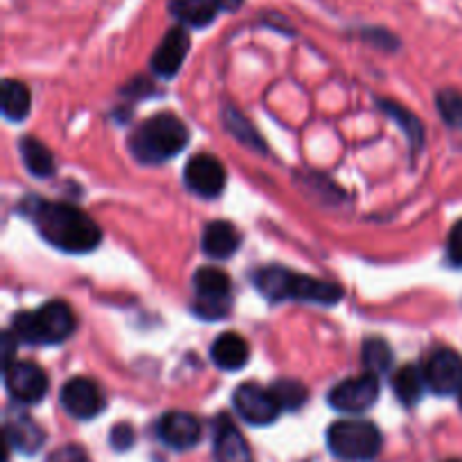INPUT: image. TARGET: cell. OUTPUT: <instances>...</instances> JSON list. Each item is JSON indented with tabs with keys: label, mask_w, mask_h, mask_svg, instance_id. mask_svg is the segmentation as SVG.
Instances as JSON below:
<instances>
[{
	"label": "cell",
	"mask_w": 462,
	"mask_h": 462,
	"mask_svg": "<svg viewBox=\"0 0 462 462\" xmlns=\"http://www.w3.org/2000/svg\"><path fill=\"white\" fill-rule=\"evenodd\" d=\"M32 219L41 237L63 253H90L102 244L99 226L70 203L36 201Z\"/></svg>",
	"instance_id": "1"
},
{
	"label": "cell",
	"mask_w": 462,
	"mask_h": 462,
	"mask_svg": "<svg viewBox=\"0 0 462 462\" xmlns=\"http://www.w3.org/2000/svg\"><path fill=\"white\" fill-rule=\"evenodd\" d=\"M255 287L269 300H300L332 307L343 298V289L334 282L293 273L284 266H264L255 273Z\"/></svg>",
	"instance_id": "2"
},
{
	"label": "cell",
	"mask_w": 462,
	"mask_h": 462,
	"mask_svg": "<svg viewBox=\"0 0 462 462\" xmlns=\"http://www.w3.org/2000/svg\"><path fill=\"white\" fill-rule=\"evenodd\" d=\"M188 143V126L171 113H158V116L149 117L129 138L131 153L140 162H149V165L170 161L176 153L183 152Z\"/></svg>",
	"instance_id": "3"
},
{
	"label": "cell",
	"mask_w": 462,
	"mask_h": 462,
	"mask_svg": "<svg viewBox=\"0 0 462 462\" xmlns=\"http://www.w3.org/2000/svg\"><path fill=\"white\" fill-rule=\"evenodd\" d=\"M12 332L18 341L32 346L63 343L75 332V314L63 300H50L36 311H18L12 319Z\"/></svg>",
	"instance_id": "4"
},
{
	"label": "cell",
	"mask_w": 462,
	"mask_h": 462,
	"mask_svg": "<svg viewBox=\"0 0 462 462\" xmlns=\"http://www.w3.org/2000/svg\"><path fill=\"white\" fill-rule=\"evenodd\" d=\"M382 431L365 420H341L328 431V447L338 460L370 462L382 451Z\"/></svg>",
	"instance_id": "5"
},
{
	"label": "cell",
	"mask_w": 462,
	"mask_h": 462,
	"mask_svg": "<svg viewBox=\"0 0 462 462\" xmlns=\"http://www.w3.org/2000/svg\"><path fill=\"white\" fill-rule=\"evenodd\" d=\"M197 291V314L203 319H224L230 311V293L233 282L228 273L215 266H203L192 278Z\"/></svg>",
	"instance_id": "6"
},
{
	"label": "cell",
	"mask_w": 462,
	"mask_h": 462,
	"mask_svg": "<svg viewBox=\"0 0 462 462\" xmlns=\"http://www.w3.org/2000/svg\"><path fill=\"white\" fill-rule=\"evenodd\" d=\"M379 393H382V386H379L377 374L364 373L359 377L337 383L329 391V404H332V409L341 411V413L359 415L373 409L374 402L379 400Z\"/></svg>",
	"instance_id": "7"
},
{
	"label": "cell",
	"mask_w": 462,
	"mask_h": 462,
	"mask_svg": "<svg viewBox=\"0 0 462 462\" xmlns=\"http://www.w3.org/2000/svg\"><path fill=\"white\" fill-rule=\"evenodd\" d=\"M233 404L239 418L246 420L253 427H266L275 422L280 415V404L273 397L271 388L260 386V383L246 382L233 393Z\"/></svg>",
	"instance_id": "8"
},
{
	"label": "cell",
	"mask_w": 462,
	"mask_h": 462,
	"mask_svg": "<svg viewBox=\"0 0 462 462\" xmlns=\"http://www.w3.org/2000/svg\"><path fill=\"white\" fill-rule=\"evenodd\" d=\"M48 374L32 361H14L5 368V388L18 404H39L48 393Z\"/></svg>",
	"instance_id": "9"
},
{
	"label": "cell",
	"mask_w": 462,
	"mask_h": 462,
	"mask_svg": "<svg viewBox=\"0 0 462 462\" xmlns=\"http://www.w3.org/2000/svg\"><path fill=\"white\" fill-rule=\"evenodd\" d=\"M424 377L436 395H458L462 393V356L451 347H438L424 365Z\"/></svg>",
	"instance_id": "10"
},
{
	"label": "cell",
	"mask_w": 462,
	"mask_h": 462,
	"mask_svg": "<svg viewBox=\"0 0 462 462\" xmlns=\"http://www.w3.org/2000/svg\"><path fill=\"white\" fill-rule=\"evenodd\" d=\"M183 179L188 189H192L199 197L212 199L224 192L226 188V167L212 153H197L188 161L183 171Z\"/></svg>",
	"instance_id": "11"
},
{
	"label": "cell",
	"mask_w": 462,
	"mask_h": 462,
	"mask_svg": "<svg viewBox=\"0 0 462 462\" xmlns=\"http://www.w3.org/2000/svg\"><path fill=\"white\" fill-rule=\"evenodd\" d=\"M61 406L68 415L77 420H93L106 406L104 393L93 379L75 377L63 383L61 388Z\"/></svg>",
	"instance_id": "12"
},
{
	"label": "cell",
	"mask_w": 462,
	"mask_h": 462,
	"mask_svg": "<svg viewBox=\"0 0 462 462\" xmlns=\"http://www.w3.org/2000/svg\"><path fill=\"white\" fill-rule=\"evenodd\" d=\"M189 45H192V39H189L188 27L174 25L167 30V34L162 36V41L158 43V48L153 50L152 54V70L156 72L158 77H174L176 72L180 70V66L185 63V57L189 52Z\"/></svg>",
	"instance_id": "13"
},
{
	"label": "cell",
	"mask_w": 462,
	"mask_h": 462,
	"mask_svg": "<svg viewBox=\"0 0 462 462\" xmlns=\"http://www.w3.org/2000/svg\"><path fill=\"white\" fill-rule=\"evenodd\" d=\"M158 438L174 451H188L201 440V422L185 411H170L158 420Z\"/></svg>",
	"instance_id": "14"
},
{
	"label": "cell",
	"mask_w": 462,
	"mask_h": 462,
	"mask_svg": "<svg viewBox=\"0 0 462 462\" xmlns=\"http://www.w3.org/2000/svg\"><path fill=\"white\" fill-rule=\"evenodd\" d=\"M215 460L217 462H253L246 438L226 415L215 422Z\"/></svg>",
	"instance_id": "15"
},
{
	"label": "cell",
	"mask_w": 462,
	"mask_h": 462,
	"mask_svg": "<svg viewBox=\"0 0 462 462\" xmlns=\"http://www.w3.org/2000/svg\"><path fill=\"white\" fill-rule=\"evenodd\" d=\"M5 442L21 454H34L43 447L45 433L30 415L14 413L5 422Z\"/></svg>",
	"instance_id": "16"
},
{
	"label": "cell",
	"mask_w": 462,
	"mask_h": 462,
	"mask_svg": "<svg viewBox=\"0 0 462 462\" xmlns=\"http://www.w3.org/2000/svg\"><path fill=\"white\" fill-rule=\"evenodd\" d=\"M210 359L221 370H242L251 359V347L242 334L224 332L215 338L210 347Z\"/></svg>",
	"instance_id": "17"
},
{
	"label": "cell",
	"mask_w": 462,
	"mask_h": 462,
	"mask_svg": "<svg viewBox=\"0 0 462 462\" xmlns=\"http://www.w3.org/2000/svg\"><path fill=\"white\" fill-rule=\"evenodd\" d=\"M242 237H239L237 228L228 221H212L206 226L201 237V248L208 257L215 260H228L237 253Z\"/></svg>",
	"instance_id": "18"
},
{
	"label": "cell",
	"mask_w": 462,
	"mask_h": 462,
	"mask_svg": "<svg viewBox=\"0 0 462 462\" xmlns=\"http://www.w3.org/2000/svg\"><path fill=\"white\" fill-rule=\"evenodd\" d=\"M170 14L179 21V25L203 30L215 21L219 9L212 0H170Z\"/></svg>",
	"instance_id": "19"
},
{
	"label": "cell",
	"mask_w": 462,
	"mask_h": 462,
	"mask_svg": "<svg viewBox=\"0 0 462 462\" xmlns=\"http://www.w3.org/2000/svg\"><path fill=\"white\" fill-rule=\"evenodd\" d=\"M427 388L424 368H418V365H402L393 377V391L404 406L418 404Z\"/></svg>",
	"instance_id": "20"
},
{
	"label": "cell",
	"mask_w": 462,
	"mask_h": 462,
	"mask_svg": "<svg viewBox=\"0 0 462 462\" xmlns=\"http://www.w3.org/2000/svg\"><path fill=\"white\" fill-rule=\"evenodd\" d=\"M32 95L23 81L5 79L3 81V116L9 122H21L30 116Z\"/></svg>",
	"instance_id": "21"
},
{
	"label": "cell",
	"mask_w": 462,
	"mask_h": 462,
	"mask_svg": "<svg viewBox=\"0 0 462 462\" xmlns=\"http://www.w3.org/2000/svg\"><path fill=\"white\" fill-rule=\"evenodd\" d=\"M21 156L25 162L27 171L34 174L36 179H48L54 171V158L50 149L45 147L41 140L36 138H23L21 140Z\"/></svg>",
	"instance_id": "22"
},
{
	"label": "cell",
	"mask_w": 462,
	"mask_h": 462,
	"mask_svg": "<svg viewBox=\"0 0 462 462\" xmlns=\"http://www.w3.org/2000/svg\"><path fill=\"white\" fill-rule=\"evenodd\" d=\"M361 361L370 374H382L391 368L393 350L383 338H368L361 347Z\"/></svg>",
	"instance_id": "23"
},
{
	"label": "cell",
	"mask_w": 462,
	"mask_h": 462,
	"mask_svg": "<svg viewBox=\"0 0 462 462\" xmlns=\"http://www.w3.org/2000/svg\"><path fill=\"white\" fill-rule=\"evenodd\" d=\"M271 393H273L282 411H298L307 402V388L300 382H296V379H278L271 386Z\"/></svg>",
	"instance_id": "24"
},
{
	"label": "cell",
	"mask_w": 462,
	"mask_h": 462,
	"mask_svg": "<svg viewBox=\"0 0 462 462\" xmlns=\"http://www.w3.org/2000/svg\"><path fill=\"white\" fill-rule=\"evenodd\" d=\"M438 111L442 120L454 129H462V93L454 88H445L438 93Z\"/></svg>",
	"instance_id": "25"
},
{
	"label": "cell",
	"mask_w": 462,
	"mask_h": 462,
	"mask_svg": "<svg viewBox=\"0 0 462 462\" xmlns=\"http://www.w3.org/2000/svg\"><path fill=\"white\" fill-rule=\"evenodd\" d=\"M382 104H383V108H386V111L395 117L397 125H402V129L406 131V135L411 138L413 147L415 144L420 147V144H422V126H420L418 117L411 116V113H406L400 104H393V102H382Z\"/></svg>",
	"instance_id": "26"
},
{
	"label": "cell",
	"mask_w": 462,
	"mask_h": 462,
	"mask_svg": "<svg viewBox=\"0 0 462 462\" xmlns=\"http://www.w3.org/2000/svg\"><path fill=\"white\" fill-rule=\"evenodd\" d=\"M447 257H449L451 264L462 269V219L456 221L449 239H447Z\"/></svg>",
	"instance_id": "27"
},
{
	"label": "cell",
	"mask_w": 462,
	"mask_h": 462,
	"mask_svg": "<svg viewBox=\"0 0 462 462\" xmlns=\"http://www.w3.org/2000/svg\"><path fill=\"white\" fill-rule=\"evenodd\" d=\"M45 462H90L79 445H63L54 449Z\"/></svg>",
	"instance_id": "28"
},
{
	"label": "cell",
	"mask_w": 462,
	"mask_h": 462,
	"mask_svg": "<svg viewBox=\"0 0 462 462\" xmlns=\"http://www.w3.org/2000/svg\"><path fill=\"white\" fill-rule=\"evenodd\" d=\"M135 442V433L129 424H116L111 431V447L116 451H126L131 449Z\"/></svg>",
	"instance_id": "29"
},
{
	"label": "cell",
	"mask_w": 462,
	"mask_h": 462,
	"mask_svg": "<svg viewBox=\"0 0 462 462\" xmlns=\"http://www.w3.org/2000/svg\"><path fill=\"white\" fill-rule=\"evenodd\" d=\"M18 346V338L14 337L12 332H5L3 334V365L7 368V365H12L14 361H16V356H14V350H16Z\"/></svg>",
	"instance_id": "30"
},
{
	"label": "cell",
	"mask_w": 462,
	"mask_h": 462,
	"mask_svg": "<svg viewBox=\"0 0 462 462\" xmlns=\"http://www.w3.org/2000/svg\"><path fill=\"white\" fill-rule=\"evenodd\" d=\"M212 3L219 12H237V9H242L244 0H212Z\"/></svg>",
	"instance_id": "31"
},
{
	"label": "cell",
	"mask_w": 462,
	"mask_h": 462,
	"mask_svg": "<svg viewBox=\"0 0 462 462\" xmlns=\"http://www.w3.org/2000/svg\"><path fill=\"white\" fill-rule=\"evenodd\" d=\"M447 462H462V460H447Z\"/></svg>",
	"instance_id": "32"
},
{
	"label": "cell",
	"mask_w": 462,
	"mask_h": 462,
	"mask_svg": "<svg viewBox=\"0 0 462 462\" xmlns=\"http://www.w3.org/2000/svg\"><path fill=\"white\" fill-rule=\"evenodd\" d=\"M460 406H462V393H460Z\"/></svg>",
	"instance_id": "33"
}]
</instances>
